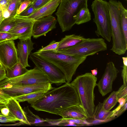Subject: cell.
<instances>
[{"label": "cell", "mask_w": 127, "mask_h": 127, "mask_svg": "<svg viewBox=\"0 0 127 127\" xmlns=\"http://www.w3.org/2000/svg\"><path fill=\"white\" fill-rule=\"evenodd\" d=\"M81 104L78 94L70 83L47 92L31 106L38 111L59 115L67 108Z\"/></svg>", "instance_id": "1"}, {"label": "cell", "mask_w": 127, "mask_h": 127, "mask_svg": "<svg viewBox=\"0 0 127 127\" xmlns=\"http://www.w3.org/2000/svg\"><path fill=\"white\" fill-rule=\"evenodd\" d=\"M97 78L91 73L79 75L70 83L76 90L81 105L88 118H93L95 95L94 89Z\"/></svg>", "instance_id": "2"}, {"label": "cell", "mask_w": 127, "mask_h": 127, "mask_svg": "<svg viewBox=\"0 0 127 127\" xmlns=\"http://www.w3.org/2000/svg\"><path fill=\"white\" fill-rule=\"evenodd\" d=\"M41 57L56 66L65 75L66 82L69 83L79 66L86 57H80L53 50L34 52Z\"/></svg>", "instance_id": "3"}, {"label": "cell", "mask_w": 127, "mask_h": 127, "mask_svg": "<svg viewBox=\"0 0 127 127\" xmlns=\"http://www.w3.org/2000/svg\"><path fill=\"white\" fill-rule=\"evenodd\" d=\"M111 27L112 46L111 50L120 55L125 53L127 50L126 43L121 26V14L123 6L117 0L108 2Z\"/></svg>", "instance_id": "4"}, {"label": "cell", "mask_w": 127, "mask_h": 127, "mask_svg": "<svg viewBox=\"0 0 127 127\" xmlns=\"http://www.w3.org/2000/svg\"><path fill=\"white\" fill-rule=\"evenodd\" d=\"M88 0H61L55 14L62 32L69 31L76 24V16L82 8L88 7Z\"/></svg>", "instance_id": "5"}, {"label": "cell", "mask_w": 127, "mask_h": 127, "mask_svg": "<svg viewBox=\"0 0 127 127\" xmlns=\"http://www.w3.org/2000/svg\"><path fill=\"white\" fill-rule=\"evenodd\" d=\"M91 7L94 15L93 21L97 27L95 31L96 34L110 42L111 27L108 2L106 0H95Z\"/></svg>", "instance_id": "6"}, {"label": "cell", "mask_w": 127, "mask_h": 127, "mask_svg": "<svg viewBox=\"0 0 127 127\" xmlns=\"http://www.w3.org/2000/svg\"><path fill=\"white\" fill-rule=\"evenodd\" d=\"M107 46L102 38H88L61 52L80 57H86L106 50Z\"/></svg>", "instance_id": "7"}, {"label": "cell", "mask_w": 127, "mask_h": 127, "mask_svg": "<svg viewBox=\"0 0 127 127\" xmlns=\"http://www.w3.org/2000/svg\"><path fill=\"white\" fill-rule=\"evenodd\" d=\"M50 83L46 75L36 67L20 76L0 81V87L8 86L37 85Z\"/></svg>", "instance_id": "8"}, {"label": "cell", "mask_w": 127, "mask_h": 127, "mask_svg": "<svg viewBox=\"0 0 127 127\" xmlns=\"http://www.w3.org/2000/svg\"><path fill=\"white\" fill-rule=\"evenodd\" d=\"M29 56L30 59L36 67L44 73L51 83L59 86L66 82L64 74L53 64L43 59L34 52H31Z\"/></svg>", "instance_id": "9"}, {"label": "cell", "mask_w": 127, "mask_h": 127, "mask_svg": "<svg viewBox=\"0 0 127 127\" xmlns=\"http://www.w3.org/2000/svg\"><path fill=\"white\" fill-rule=\"evenodd\" d=\"M51 84L49 83L34 85L8 86L0 87V93L13 97L40 91H49L54 88Z\"/></svg>", "instance_id": "10"}, {"label": "cell", "mask_w": 127, "mask_h": 127, "mask_svg": "<svg viewBox=\"0 0 127 127\" xmlns=\"http://www.w3.org/2000/svg\"><path fill=\"white\" fill-rule=\"evenodd\" d=\"M119 72L113 62L107 63L104 73L97 85L99 91L102 96L112 91L113 82Z\"/></svg>", "instance_id": "11"}, {"label": "cell", "mask_w": 127, "mask_h": 127, "mask_svg": "<svg viewBox=\"0 0 127 127\" xmlns=\"http://www.w3.org/2000/svg\"><path fill=\"white\" fill-rule=\"evenodd\" d=\"M19 62L17 49L14 40L0 43V62L5 69Z\"/></svg>", "instance_id": "12"}, {"label": "cell", "mask_w": 127, "mask_h": 127, "mask_svg": "<svg viewBox=\"0 0 127 127\" xmlns=\"http://www.w3.org/2000/svg\"><path fill=\"white\" fill-rule=\"evenodd\" d=\"M16 23L8 32L17 37L20 40H25L31 38L33 25L35 20L28 17L15 16Z\"/></svg>", "instance_id": "13"}, {"label": "cell", "mask_w": 127, "mask_h": 127, "mask_svg": "<svg viewBox=\"0 0 127 127\" xmlns=\"http://www.w3.org/2000/svg\"><path fill=\"white\" fill-rule=\"evenodd\" d=\"M57 20L54 16H47L35 20L33 24L32 36L37 38L44 35L49 32L55 29Z\"/></svg>", "instance_id": "14"}, {"label": "cell", "mask_w": 127, "mask_h": 127, "mask_svg": "<svg viewBox=\"0 0 127 127\" xmlns=\"http://www.w3.org/2000/svg\"><path fill=\"white\" fill-rule=\"evenodd\" d=\"M34 43L31 38L25 40H20L17 45V51L19 62L24 67H30L28 64V59L31 51L34 48Z\"/></svg>", "instance_id": "15"}, {"label": "cell", "mask_w": 127, "mask_h": 127, "mask_svg": "<svg viewBox=\"0 0 127 127\" xmlns=\"http://www.w3.org/2000/svg\"><path fill=\"white\" fill-rule=\"evenodd\" d=\"M61 0H52L28 17L36 20L40 18L51 16L59 5Z\"/></svg>", "instance_id": "16"}, {"label": "cell", "mask_w": 127, "mask_h": 127, "mask_svg": "<svg viewBox=\"0 0 127 127\" xmlns=\"http://www.w3.org/2000/svg\"><path fill=\"white\" fill-rule=\"evenodd\" d=\"M63 118L85 120L88 118L81 104L70 107L59 115Z\"/></svg>", "instance_id": "17"}, {"label": "cell", "mask_w": 127, "mask_h": 127, "mask_svg": "<svg viewBox=\"0 0 127 127\" xmlns=\"http://www.w3.org/2000/svg\"><path fill=\"white\" fill-rule=\"evenodd\" d=\"M5 105L8 108L10 112L18 118L20 122L31 125L27 119L23 109L16 99L11 97Z\"/></svg>", "instance_id": "18"}, {"label": "cell", "mask_w": 127, "mask_h": 127, "mask_svg": "<svg viewBox=\"0 0 127 127\" xmlns=\"http://www.w3.org/2000/svg\"><path fill=\"white\" fill-rule=\"evenodd\" d=\"M86 38L81 35L73 34L66 35L59 42L57 48L54 51L59 52L63 51L76 45Z\"/></svg>", "instance_id": "19"}, {"label": "cell", "mask_w": 127, "mask_h": 127, "mask_svg": "<svg viewBox=\"0 0 127 127\" xmlns=\"http://www.w3.org/2000/svg\"><path fill=\"white\" fill-rule=\"evenodd\" d=\"M48 91H40L20 96L11 97L16 99L19 102L27 101L32 105L40 98L44 95Z\"/></svg>", "instance_id": "20"}, {"label": "cell", "mask_w": 127, "mask_h": 127, "mask_svg": "<svg viewBox=\"0 0 127 127\" xmlns=\"http://www.w3.org/2000/svg\"><path fill=\"white\" fill-rule=\"evenodd\" d=\"M113 110L107 111L103 107L102 103L99 102L95 107L94 112L95 119L101 121H106L112 119Z\"/></svg>", "instance_id": "21"}, {"label": "cell", "mask_w": 127, "mask_h": 127, "mask_svg": "<svg viewBox=\"0 0 127 127\" xmlns=\"http://www.w3.org/2000/svg\"><path fill=\"white\" fill-rule=\"evenodd\" d=\"M6 78H10L21 75L28 71L19 62L10 68L5 69Z\"/></svg>", "instance_id": "22"}, {"label": "cell", "mask_w": 127, "mask_h": 127, "mask_svg": "<svg viewBox=\"0 0 127 127\" xmlns=\"http://www.w3.org/2000/svg\"><path fill=\"white\" fill-rule=\"evenodd\" d=\"M23 110L27 121L31 125L41 124L46 122L45 119L34 114L30 110L28 106L24 107Z\"/></svg>", "instance_id": "23"}, {"label": "cell", "mask_w": 127, "mask_h": 127, "mask_svg": "<svg viewBox=\"0 0 127 127\" xmlns=\"http://www.w3.org/2000/svg\"><path fill=\"white\" fill-rule=\"evenodd\" d=\"M91 15L88 7L82 9L77 15L76 18V24L80 25L90 21L91 20Z\"/></svg>", "instance_id": "24"}, {"label": "cell", "mask_w": 127, "mask_h": 127, "mask_svg": "<svg viewBox=\"0 0 127 127\" xmlns=\"http://www.w3.org/2000/svg\"><path fill=\"white\" fill-rule=\"evenodd\" d=\"M117 91L113 92L102 103L103 108L109 111L116 105L118 102Z\"/></svg>", "instance_id": "25"}, {"label": "cell", "mask_w": 127, "mask_h": 127, "mask_svg": "<svg viewBox=\"0 0 127 127\" xmlns=\"http://www.w3.org/2000/svg\"><path fill=\"white\" fill-rule=\"evenodd\" d=\"M15 16H10L3 20L0 24V32H8L15 26Z\"/></svg>", "instance_id": "26"}, {"label": "cell", "mask_w": 127, "mask_h": 127, "mask_svg": "<svg viewBox=\"0 0 127 127\" xmlns=\"http://www.w3.org/2000/svg\"><path fill=\"white\" fill-rule=\"evenodd\" d=\"M121 24L125 40L127 43V10L123 6L121 14Z\"/></svg>", "instance_id": "27"}, {"label": "cell", "mask_w": 127, "mask_h": 127, "mask_svg": "<svg viewBox=\"0 0 127 127\" xmlns=\"http://www.w3.org/2000/svg\"><path fill=\"white\" fill-rule=\"evenodd\" d=\"M21 3L20 0H9L7 9L10 16H15Z\"/></svg>", "instance_id": "28"}, {"label": "cell", "mask_w": 127, "mask_h": 127, "mask_svg": "<svg viewBox=\"0 0 127 127\" xmlns=\"http://www.w3.org/2000/svg\"><path fill=\"white\" fill-rule=\"evenodd\" d=\"M20 120L10 112L7 116H5L0 112V123H15Z\"/></svg>", "instance_id": "29"}, {"label": "cell", "mask_w": 127, "mask_h": 127, "mask_svg": "<svg viewBox=\"0 0 127 127\" xmlns=\"http://www.w3.org/2000/svg\"><path fill=\"white\" fill-rule=\"evenodd\" d=\"M18 37L9 32H0V43L8 40H14Z\"/></svg>", "instance_id": "30"}, {"label": "cell", "mask_w": 127, "mask_h": 127, "mask_svg": "<svg viewBox=\"0 0 127 127\" xmlns=\"http://www.w3.org/2000/svg\"><path fill=\"white\" fill-rule=\"evenodd\" d=\"M123 63V65L122 66L121 76L122 78L123 84H127V57H122Z\"/></svg>", "instance_id": "31"}, {"label": "cell", "mask_w": 127, "mask_h": 127, "mask_svg": "<svg viewBox=\"0 0 127 127\" xmlns=\"http://www.w3.org/2000/svg\"><path fill=\"white\" fill-rule=\"evenodd\" d=\"M117 92L118 100L121 98L127 97V84L122 85Z\"/></svg>", "instance_id": "32"}, {"label": "cell", "mask_w": 127, "mask_h": 127, "mask_svg": "<svg viewBox=\"0 0 127 127\" xmlns=\"http://www.w3.org/2000/svg\"><path fill=\"white\" fill-rule=\"evenodd\" d=\"M52 0H35L32 2L31 4L35 10L41 7Z\"/></svg>", "instance_id": "33"}, {"label": "cell", "mask_w": 127, "mask_h": 127, "mask_svg": "<svg viewBox=\"0 0 127 127\" xmlns=\"http://www.w3.org/2000/svg\"><path fill=\"white\" fill-rule=\"evenodd\" d=\"M59 44V42H56L55 41H53L48 45L39 49L38 51H55L58 47Z\"/></svg>", "instance_id": "34"}, {"label": "cell", "mask_w": 127, "mask_h": 127, "mask_svg": "<svg viewBox=\"0 0 127 127\" xmlns=\"http://www.w3.org/2000/svg\"><path fill=\"white\" fill-rule=\"evenodd\" d=\"M35 11L32 5L30 4L24 11L19 15H17L22 17H28L31 15Z\"/></svg>", "instance_id": "35"}, {"label": "cell", "mask_w": 127, "mask_h": 127, "mask_svg": "<svg viewBox=\"0 0 127 127\" xmlns=\"http://www.w3.org/2000/svg\"><path fill=\"white\" fill-rule=\"evenodd\" d=\"M31 3V1L29 0H25L21 3L17 10L16 15H18L24 11Z\"/></svg>", "instance_id": "36"}, {"label": "cell", "mask_w": 127, "mask_h": 127, "mask_svg": "<svg viewBox=\"0 0 127 127\" xmlns=\"http://www.w3.org/2000/svg\"><path fill=\"white\" fill-rule=\"evenodd\" d=\"M11 97L0 93V105L6 104Z\"/></svg>", "instance_id": "37"}, {"label": "cell", "mask_w": 127, "mask_h": 127, "mask_svg": "<svg viewBox=\"0 0 127 127\" xmlns=\"http://www.w3.org/2000/svg\"><path fill=\"white\" fill-rule=\"evenodd\" d=\"M9 0H0V10L2 12L7 8Z\"/></svg>", "instance_id": "38"}, {"label": "cell", "mask_w": 127, "mask_h": 127, "mask_svg": "<svg viewBox=\"0 0 127 127\" xmlns=\"http://www.w3.org/2000/svg\"><path fill=\"white\" fill-rule=\"evenodd\" d=\"M0 111L1 113L5 116L8 115L10 113L8 108L5 104L0 105Z\"/></svg>", "instance_id": "39"}, {"label": "cell", "mask_w": 127, "mask_h": 127, "mask_svg": "<svg viewBox=\"0 0 127 127\" xmlns=\"http://www.w3.org/2000/svg\"><path fill=\"white\" fill-rule=\"evenodd\" d=\"M6 78V71L3 66H0V81Z\"/></svg>", "instance_id": "40"}, {"label": "cell", "mask_w": 127, "mask_h": 127, "mask_svg": "<svg viewBox=\"0 0 127 127\" xmlns=\"http://www.w3.org/2000/svg\"><path fill=\"white\" fill-rule=\"evenodd\" d=\"M127 102H126L121 108L116 113L114 117H117L120 115L127 109Z\"/></svg>", "instance_id": "41"}, {"label": "cell", "mask_w": 127, "mask_h": 127, "mask_svg": "<svg viewBox=\"0 0 127 127\" xmlns=\"http://www.w3.org/2000/svg\"><path fill=\"white\" fill-rule=\"evenodd\" d=\"M3 19L10 16V14L8 11L6 9L2 12Z\"/></svg>", "instance_id": "42"}, {"label": "cell", "mask_w": 127, "mask_h": 127, "mask_svg": "<svg viewBox=\"0 0 127 127\" xmlns=\"http://www.w3.org/2000/svg\"><path fill=\"white\" fill-rule=\"evenodd\" d=\"M92 74L95 76H96L97 73L98 71L97 69H94L91 70Z\"/></svg>", "instance_id": "43"}, {"label": "cell", "mask_w": 127, "mask_h": 127, "mask_svg": "<svg viewBox=\"0 0 127 127\" xmlns=\"http://www.w3.org/2000/svg\"><path fill=\"white\" fill-rule=\"evenodd\" d=\"M3 19L2 11L0 10V24Z\"/></svg>", "instance_id": "44"}, {"label": "cell", "mask_w": 127, "mask_h": 127, "mask_svg": "<svg viewBox=\"0 0 127 127\" xmlns=\"http://www.w3.org/2000/svg\"><path fill=\"white\" fill-rule=\"evenodd\" d=\"M20 0V1H21V2L22 1H24L25 0Z\"/></svg>", "instance_id": "45"}, {"label": "cell", "mask_w": 127, "mask_h": 127, "mask_svg": "<svg viewBox=\"0 0 127 127\" xmlns=\"http://www.w3.org/2000/svg\"><path fill=\"white\" fill-rule=\"evenodd\" d=\"M0 66H3L2 64H1L0 63Z\"/></svg>", "instance_id": "46"}, {"label": "cell", "mask_w": 127, "mask_h": 127, "mask_svg": "<svg viewBox=\"0 0 127 127\" xmlns=\"http://www.w3.org/2000/svg\"><path fill=\"white\" fill-rule=\"evenodd\" d=\"M125 0V1H127V0Z\"/></svg>", "instance_id": "47"}]
</instances>
